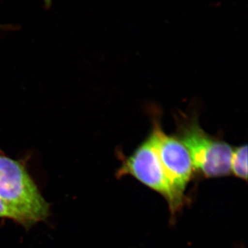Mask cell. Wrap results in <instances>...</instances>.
I'll return each instance as SVG.
<instances>
[{
    "label": "cell",
    "instance_id": "3957f363",
    "mask_svg": "<svg viewBox=\"0 0 248 248\" xmlns=\"http://www.w3.org/2000/svg\"><path fill=\"white\" fill-rule=\"evenodd\" d=\"M119 173L120 175H133L159 192L169 202L172 210H175L182 204L183 199L172 188L150 137L125 160Z\"/></svg>",
    "mask_w": 248,
    "mask_h": 248
},
{
    "label": "cell",
    "instance_id": "5b68a950",
    "mask_svg": "<svg viewBox=\"0 0 248 248\" xmlns=\"http://www.w3.org/2000/svg\"><path fill=\"white\" fill-rule=\"evenodd\" d=\"M231 170L236 177L247 180V145L238 147L236 149L233 150L231 157Z\"/></svg>",
    "mask_w": 248,
    "mask_h": 248
},
{
    "label": "cell",
    "instance_id": "52a82bcc",
    "mask_svg": "<svg viewBox=\"0 0 248 248\" xmlns=\"http://www.w3.org/2000/svg\"><path fill=\"white\" fill-rule=\"evenodd\" d=\"M43 1L45 2V7L46 9H50L52 4V0H43Z\"/></svg>",
    "mask_w": 248,
    "mask_h": 248
},
{
    "label": "cell",
    "instance_id": "6da1fadb",
    "mask_svg": "<svg viewBox=\"0 0 248 248\" xmlns=\"http://www.w3.org/2000/svg\"><path fill=\"white\" fill-rule=\"evenodd\" d=\"M0 200L30 226L48 216L49 205L21 161L0 154Z\"/></svg>",
    "mask_w": 248,
    "mask_h": 248
},
{
    "label": "cell",
    "instance_id": "277c9868",
    "mask_svg": "<svg viewBox=\"0 0 248 248\" xmlns=\"http://www.w3.org/2000/svg\"><path fill=\"white\" fill-rule=\"evenodd\" d=\"M150 138L172 188L183 199L194 170L188 151L179 139L165 134L158 123H155Z\"/></svg>",
    "mask_w": 248,
    "mask_h": 248
},
{
    "label": "cell",
    "instance_id": "7a4b0ae2",
    "mask_svg": "<svg viewBox=\"0 0 248 248\" xmlns=\"http://www.w3.org/2000/svg\"><path fill=\"white\" fill-rule=\"evenodd\" d=\"M179 140L188 151L194 169L205 177H223L231 172L232 148L207 135L197 121L182 125Z\"/></svg>",
    "mask_w": 248,
    "mask_h": 248
},
{
    "label": "cell",
    "instance_id": "8992f818",
    "mask_svg": "<svg viewBox=\"0 0 248 248\" xmlns=\"http://www.w3.org/2000/svg\"><path fill=\"white\" fill-rule=\"evenodd\" d=\"M0 217L1 218H11V219H14L15 221L19 222V223H22L20 218L1 200H0Z\"/></svg>",
    "mask_w": 248,
    "mask_h": 248
}]
</instances>
